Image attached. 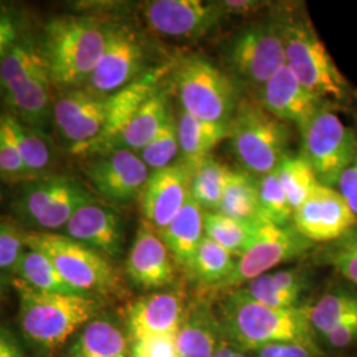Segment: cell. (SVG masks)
I'll return each instance as SVG.
<instances>
[{"mask_svg":"<svg viewBox=\"0 0 357 357\" xmlns=\"http://www.w3.org/2000/svg\"><path fill=\"white\" fill-rule=\"evenodd\" d=\"M1 197H3V196H1V188H0V202H1Z\"/></svg>","mask_w":357,"mask_h":357,"instance_id":"cell-53","label":"cell"},{"mask_svg":"<svg viewBox=\"0 0 357 357\" xmlns=\"http://www.w3.org/2000/svg\"><path fill=\"white\" fill-rule=\"evenodd\" d=\"M318 351L296 343L265 345L257 349V357H315Z\"/></svg>","mask_w":357,"mask_h":357,"instance_id":"cell-47","label":"cell"},{"mask_svg":"<svg viewBox=\"0 0 357 357\" xmlns=\"http://www.w3.org/2000/svg\"><path fill=\"white\" fill-rule=\"evenodd\" d=\"M337 191L357 218V151L337 181Z\"/></svg>","mask_w":357,"mask_h":357,"instance_id":"cell-46","label":"cell"},{"mask_svg":"<svg viewBox=\"0 0 357 357\" xmlns=\"http://www.w3.org/2000/svg\"><path fill=\"white\" fill-rule=\"evenodd\" d=\"M230 149L245 171L261 178L287 155L291 131L258 101L241 98L229 122Z\"/></svg>","mask_w":357,"mask_h":357,"instance_id":"cell-4","label":"cell"},{"mask_svg":"<svg viewBox=\"0 0 357 357\" xmlns=\"http://www.w3.org/2000/svg\"><path fill=\"white\" fill-rule=\"evenodd\" d=\"M192 169L183 162L153 171L142 193L144 221L158 231L167 228L191 197Z\"/></svg>","mask_w":357,"mask_h":357,"instance_id":"cell-17","label":"cell"},{"mask_svg":"<svg viewBox=\"0 0 357 357\" xmlns=\"http://www.w3.org/2000/svg\"><path fill=\"white\" fill-rule=\"evenodd\" d=\"M229 172V167L212 156H208L192 169V199L204 212L218 211Z\"/></svg>","mask_w":357,"mask_h":357,"instance_id":"cell-34","label":"cell"},{"mask_svg":"<svg viewBox=\"0 0 357 357\" xmlns=\"http://www.w3.org/2000/svg\"><path fill=\"white\" fill-rule=\"evenodd\" d=\"M0 123L10 134L31 176L43 178L41 174L51 166L52 151L48 142L38 132V128L23 123L15 115H0Z\"/></svg>","mask_w":357,"mask_h":357,"instance_id":"cell-31","label":"cell"},{"mask_svg":"<svg viewBox=\"0 0 357 357\" xmlns=\"http://www.w3.org/2000/svg\"><path fill=\"white\" fill-rule=\"evenodd\" d=\"M85 172L97 193L115 204L131 203L142 196L151 175L141 156L130 150L101 153L90 162Z\"/></svg>","mask_w":357,"mask_h":357,"instance_id":"cell-16","label":"cell"},{"mask_svg":"<svg viewBox=\"0 0 357 357\" xmlns=\"http://www.w3.org/2000/svg\"><path fill=\"white\" fill-rule=\"evenodd\" d=\"M321 340L333 349H344L357 343V312L339 323Z\"/></svg>","mask_w":357,"mask_h":357,"instance_id":"cell-45","label":"cell"},{"mask_svg":"<svg viewBox=\"0 0 357 357\" xmlns=\"http://www.w3.org/2000/svg\"><path fill=\"white\" fill-rule=\"evenodd\" d=\"M169 114L171 110L166 94L156 90L132 115L128 125L112 143L109 151L130 150L139 153L156 137Z\"/></svg>","mask_w":357,"mask_h":357,"instance_id":"cell-26","label":"cell"},{"mask_svg":"<svg viewBox=\"0 0 357 357\" xmlns=\"http://www.w3.org/2000/svg\"><path fill=\"white\" fill-rule=\"evenodd\" d=\"M234 265V255L204 236L192 259L188 274L204 286L218 287L229 278Z\"/></svg>","mask_w":357,"mask_h":357,"instance_id":"cell-36","label":"cell"},{"mask_svg":"<svg viewBox=\"0 0 357 357\" xmlns=\"http://www.w3.org/2000/svg\"><path fill=\"white\" fill-rule=\"evenodd\" d=\"M93 200V195L76 178L43 176L23 184L15 211L28 225L52 233L64 229L70 217Z\"/></svg>","mask_w":357,"mask_h":357,"instance_id":"cell-9","label":"cell"},{"mask_svg":"<svg viewBox=\"0 0 357 357\" xmlns=\"http://www.w3.org/2000/svg\"><path fill=\"white\" fill-rule=\"evenodd\" d=\"M146 53L137 32L126 24H110L102 57L90 76L88 90L109 97L141 78Z\"/></svg>","mask_w":357,"mask_h":357,"instance_id":"cell-13","label":"cell"},{"mask_svg":"<svg viewBox=\"0 0 357 357\" xmlns=\"http://www.w3.org/2000/svg\"><path fill=\"white\" fill-rule=\"evenodd\" d=\"M286 65L299 82L323 102H343L349 86L307 17L280 22Z\"/></svg>","mask_w":357,"mask_h":357,"instance_id":"cell-5","label":"cell"},{"mask_svg":"<svg viewBox=\"0 0 357 357\" xmlns=\"http://www.w3.org/2000/svg\"><path fill=\"white\" fill-rule=\"evenodd\" d=\"M217 4L225 16L255 13L266 7L265 1H255V0H231V1L225 0V1H217Z\"/></svg>","mask_w":357,"mask_h":357,"instance_id":"cell-49","label":"cell"},{"mask_svg":"<svg viewBox=\"0 0 357 357\" xmlns=\"http://www.w3.org/2000/svg\"><path fill=\"white\" fill-rule=\"evenodd\" d=\"M156 79V75L149 73L137 79L135 82L130 84L126 88L107 97L105 128L94 153H105L109 151L112 143L128 125L132 115L158 90Z\"/></svg>","mask_w":357,"mask_h":357,"instance_id":"cell-23","label":"cell"},{"mask_svg":"<svg viewBox=\"0 0 357 357\" xmlns=\"http://www.w3.org/2000/svg\"><path fill=\"white\" fill-rule=\"evenodd\" d=\"M294 229L312 243H331L357 225V218L336 188L318 184L294 211Z\"/></svg>","mask_w":357,"mask_h":357,"instance_id":"cell-15","label":"cell"},{"mask_svg":"<svg viewBox=\"0 0 357 357\" xmlns=\"http://www.w3.org/2000/svg\"><path fill=\"white\" fill-rule=\"evenodd\" d=\"M357 312V291L336 289L307 306V317L317 337L323 339L339 323Z\"/></svg>","mask_w":357,"mask_h":357,"instance_id":"cell-32","label":"cell"},{"mask_svg":"<svg viewBox=\"0 0 357 357\" xmlns=\"http://www.w3.org/2000/svg\"><path fill=\"white\" fill-rule=\"evenodd\" d=\"M159 234L175 264L188 273L195 253L204 238V211L191 196L178 216Z\"/></svg>","mask_w":357,"mask_h":357,"instance_id":"cell-24","label":"cell"},{"mask_svg":"<svg viewBox=\"0 0 357 357\" xmlns=\"http://www.w3.org/2000/svg\"><path fill=\"white\" fill-rule=\"evenodd\" d=\"M0 357H26L13 332L0 327Z\"/></svg>","mask_w":357,"mask_h":357,"instance_id":"cell-50","label":"cell"},{"mask_svg":"<svg viewBox=\"0 0 357 357\" xmlns=\"http://www.w3.org/2000/svg\"><path fill=\"white\" fill-rule=\"evenodd\" d=\"M258 225L259 222L236 220L218 212H204L205 237L218 243L237 258L253 241Z\"/></svg>","mask_w":357,"mask_h":357,"instance_id":"cell-35","label":"cell"},{"mask_svg":"<svg viewBox=\"0 0 357 357\" xmlns=\"http://www.w3.org/2000/svg\"><path fill=\"white\" fill-rule=\"evenodd\" d=\"M221 324L230 340L245 349L257 351L265 345L296 343L318 351L307 306L274 308L234 290L222 303Z\"/></svg>","mask_w":357,"mask_h":357,"instance_id":"cell-1","label":"cell"},{"mask_svg":"<svg viewBox=\"0 0 357 357\" xmlns=\"http://www.w3.org/2000/svg\"><path fill=\"white\" fill-rule=\"evenodd\" d=\"M314 243L301 236L293 225L278 227L259 222L249 248L236 259L229 278L218 289H238L282 264L307 253Z\"/></svg>","mask_w":357,"mask_h":357,"instance_id":"cell-11","label":"cell"},{"mask_svg":"<svg viewBox=\"0 0 357 357\" xmlns=\"http://www.w3.org/2000/svg\"><path fill=\"white\" fill-rule=\"evenodd\" d=\"M137 153L151 172L174 165L180 153L176 116L171 113L153 141Z\"/></svg>","mask_w":357,"mask_h":357,"instance_id":"cell-40","label":"cell"},{"mask_svg":"<svg viewBox=\"0 0 357 357\" xmlns=\"http://www.w3.org/2000/svg\"><path fill=\"white\" fill-rule=\"evenodd\" d=\"M258 199L259 217L262 222L278 227L291 225L293 209L282 188L277 168L273 172L258 178Z\"/></svg>","mask_w":357,"mask_h":357,"instance_id":"cell-38","label":"cell"},{"mask_svg":"<svg viewBox=\"0 0 357 357\" xmlns=\"http://www.w3.org/2000/svg\"><path fill=\"white\" fill-rule=\"evenodd\" d=\"M224 16L217 1L153 0L143 6V17L151 31L178 40L193 41L204 38Z\"/></svg>","mask_w":357,"mask_h":357,"instance_id":"cell-14","label":"cell"},{"mask_svg":"<svg viewBox=\"0 0 357 357\" xmlns=\"http://www.w3.org/2000/svg\"><path fill=\"white\" fill-rule=\"evenodd\" d=\"M0 178L7 183H22L35 180L28 172L26 165L13 144L10 134L0 123Z\"/></svg>","mask_w":357,"mask_h":357,"instance_id":"cell-42","label":"cell"},{"mask_svg":"<svg viewBox=\"0 0 357 357\" xmlns=\"http://www.w3.org/2000/svg\"><path fill=\"white\" fill-rule=\"evenodd\" d=\"M181 110L205 122L229 126L240 96L233 78L202 54L181 60L175 70Z\"/></svg>","mask_w":357,"mask_h":357,"instance_id":"cell-7","label":"cell"},{"mask_svg":"<svg viewBox=\"0 0 357 357\" xmlns=\"http://www.w3.org/2000/svg\"><path fill=\"white\" fill-rule=\"evenodd\" d=\"M109 26L88 16L52 19L45 26L41 53L52 84L73 88L88 82L102 57Z\"/></svg>","mask_w":357,"mask_h":357,"instance_id":"cell-2","label":"cell"},{"mask_svg":"<svg viewBox=\"0 0 357 357\" xmlns=\"http://www.w3.org/2000/svg\"><path fill=\"white\" fill-rule=\"evenodd\" d=\"M28 249L50 258L65 282L82 295L114 294L119 278L105 255L75 240L51 231H22Z\"/></svg>","mask_w":357,"mask_h":357,"instance_id":"cell-6","label":"cell"},{"mask_svg":"<svg viewBox=\"0 0 357 357\" xmlns=\"http://www.w3.org/2000/svg\"><path fill=\"white\" fill-rule=\"evenodd\" d=\"M107 97L89 90H69L53 105V122L75 155L94 153L102 135Z\"/></svg>","mask_w":357,"mask_h":357,"instance_id":"cell-12","label":"cell"},{"mask_svg":"<svg viewBox=\"0 0 357 357\" xmlns=\"http://www.w3.org/2000/svg\"><path fill=\"white\" fill-rule=\"evenodd\" d=\"M277 174L293 212L306 202L319 184L312 168L301 155H286L277 167Z\"/></svg>","mask_w":357,"mask_h":357,"instance_id":"cell-37","label":"cell"},{"mask_svg":"<svg viewBox=\"0 0 357 357\" xmlns=\"http://www.w3.org/2000/svg\"><path fill=\"white\" fill-rule=\"evenodd\" d=\"M125 333L109 320L89 321L79 332L68 357H128Z\"/></svg>","mask_w":357,"mask_h":357,"instance_id":"cell-29","label":"cell"},{"mask_svg":"<svg viewBox=\"0 0 357 357\" xmlns=\"http://www.w3.org/2000/svg\"><path fill=\"white\" fill-rule=\"evenodd\" d=\"M258 102L282 122L299 128L324 105L299 82L286 64L259 89Z\"/></svg>","mask_w":357,"mask_h":357,"instance_id":"cell-20","label":"cell"},{"mask_svg":"<svg viewBox=\"0 0 357 357\" xmlns=\"http://www.w3.org/2000/svg\"><path fill=\"white\" fill-rule=\"evenodd\" d=\"M17 43V24L13 15L0 13V65Z\"/></svg>","mask_w":357,"mask_h":357,"instance_id":"cell-48","label":"cell"},{"mask_svg":"<svg viewBox=\"0 0 357 357\" xmlns=\"http://www.w3.org/2000/svg\"><path fill=\"white\" fill-rule=\"evenodd\" d=\"M178 147L181 162L193 169L212 153L217 144L229 137V126L205 122L193 115L178 112Z\"/></svg>","mask_w":357,"mask_h":357,"instance_id":"cell-28","label":"cell"},{"mask_svg":"<svg viewBox=\"0 0 357 357\" xmlns=\"http://www.w3.org/2000/svg\"><path fill=\"white\" fill-rule=\"evenodd\" d=\"M320 259L357 286V225L342 238L330 243Z\"/></svg>","mask_w":357,"mask_h":357,"instance_id":"cell-41","label":"cell"},{"mask_svg":"<svg viewBox=\"0 0 357 357\" xmlns=\"http://www.w3.org/2000/svg\"><path fill=\"white\" fill-rule=\"evenodd\" d=\"M187 311L181 294L166 291L146 295L128 310L130 336L134 342L151 336L178 335Z\"/></svg>","mask_w":357,"mask_h":357,"instance_id":"cell-21","label":"cell"},{"mask_svg":"<svg viewBox=\"0 0 357 357\" xmlns=\"http://www.w3.org/2000/svg\"><path fill=\"white\" fill-rule=\"evenodd\" d=\"M66 237L107 257L122 253L125 233L113 208L93 200L82 205L65 225Z\"/></svg>","mask_w":357,"mask_h":357,"instance_id":"cell-19","label":"cell"},{"mask_svg":"<svg viewBox=\"0 0 357 357\" xmlns=\"http://www.w3.org/2000/svg\"><path fill=\"white\" fill-rule=\"evenodd\" d=\"M24 250L22 231L0 224V270L16 268Z\"/></svg>","mask_w":357,"mask_h":357,"instance_id":"cell-44","label":"cell"},{"mask_svg":"<svg viewBox=\"0 0 357 357\" xmlns=\"http://www.w3.org/2000/svg\"><path fill=\"white\" fill-rule=\"evenodd\" d=\"M131 357H176V335L151 336L134 340Z\"/></svg>","mask_w":357,"mask_h":357,"instance_id":"cell-43","label":"cell"},{"mask_svg":"<svg viewBox=\"0 0 357 357\" xmlns=\"http://www.w3.org/2000/svg\"><path fill=\"white\" fill-rule=\"evenodd\" d=\"M307 289L308 278L303 270L283 268L268 271L236 290L265 306L295 308L299 307Z\"/></svg>","mask_w":357,"mask_h":357,"instance_id":"cell-22","label":"cell"},{"mask_svg":"<svg viewBox=\"0 0 357 357\" xmlns=\"http://www.w3.org/2000/svg\"><path fill=\"white\" fill-rule=\"evenodd\" d=\"M220 333V321L209 307L190 308L176 335V357H213Z\"/></svg>","mask_w":357,"mask_h":357,"instance_id":"cell-27","label":"cell"},{"mask_svg":"<svg viewBox=\"0 0 357 357\" xmlns=\"http://www.w3.org/2000/svg\"><path fill=\"white\" fill-rule=\"evenodd\" d=\"M301 156L311 166L320 184L335 188L357 151L356 132L324 103L299 128Z\"/></svg>","mask_w":357,"mask_h":357,"instance_id":"cell-8","label":"cell"},{"mask_svg":"<svg viewBox=\"0 0 357 357\" xmlns=\"http://www.w3.org/2000/svg\"><path fill=\"white\" fill-rule=\"evenodd\" d=\"M227 64L238 81L261 89L286 64L280 22L255 23L233 36Z\"/></svg>","mask_w":357,"mask_h":357,"instance_id":"cell-10","label":"cell"},{"mask_svg":"<svg viewBox=\"0 0 357 357\" xmlns=\"http://www.w3.org/2000/svg\"><path fill=\"white\" fill-rule=\"evenodd\" d=\"M234 354H236V349L229 343L220 340L213 357H233Z\"/></svg>","mask_w":357,"mask_h":357,"instance_id":"cell-51","label":"cell"},{"mask_svg":"<svg viewBox=\"0 0 357 357\" xmlns=\"http://www.w3.org/2000/svg\"><path fill=\"white\" fill-rule=\"evenodd\" d=\"M20 301V324L26 337L44 348H56L93 320L97 302L91 296L45 293L15 280Z\"/></svg>","mask_w":357,"mask_h":357,"instance_id":"cell-3","label":"cell"},{"mask_svg":"<svg viewBox=\"0 0 357 357\" xmlns=\"http://www.w3.org/2000/svg\"><path fill=\"white\" fill-rule=\"evenodd\" d=\"M131 282L143 290L163 289L175 281V261L159 231L143 221L126 262Z\"/></svg>","mask_w":357,"mask_h":357,"instance_id":"cell-18","label":"cell"},{"mask_svg":"<svg viewBox=\"0 0 357 357\" xmlns=\"http://www.w3.org/2000/svg\"><path fill=\"white\" fill-rule=\"evenodd\" d=\"M233 357H246L243 355V352H240V351H236V354H234V356Z\"/></svg>","mask_w":357,"mask_h":357,"instance_id":"cell-52","label":"cell"},{"mask_svg":"<svg viewBox=\"0 0 357 357\" xmlns=\"http://www.w3.org/2000/svg\"><path fill=\"white\" fill-rule=\"evenodd\" d=\"M217 212L241 221L261 222L258 178L245 169H230Z\"/></svg>","mask_w":357,"mask_h":357,"instance_id":"cell-30","label":"cell"},{"mask_svg":"<svg viewBox=\"0 0 357 357\" xmlns=\"http://www.w3.org/2000/svg\"><path fill=\"white\" fill-rule=\"evenodd\" d=\"M13 271L19 275V280L38 291L82 295L65 282L48 257L36 250L26 248Z\"/></svg>","mask_w":357,"mask_h":357,"instance_id":"cell-33","label":"cell"},{"mask_svg":"<svg viewBox=\"0 0 357 357\" xmlns=\"http://www.w3.org/2000/svg\"><path fill=\"white\" fill-rule=\"evenodd\" d=\"M45 68L43 54L28 44L16 43L0 65V88L6 91Z\"/></svg>","mask_w":357,"mask_h":357,"instance_id":"cell-39","label":"cell"},{"mask_svg":"<svg viewBox=\"0 0 357 357\" xmlns=\"http://www.w3.org/2000/svg\"><path fill=\"white\" fill-rule=\"evenodd\" d=\"M51 77L47 68L4 91L16 118L33 128L45 125L51 114Z\"/></svg>","mask_w":357,"mask_h":357,"instance_id":"cell-25","label":"cell"}]
</instances>
